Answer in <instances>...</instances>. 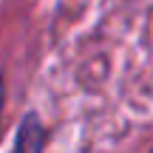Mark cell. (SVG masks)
Here are the masks:
<instances>
[{"instance_id": "2", "label": "cell", "mask_w": 153, "mask_h": 153, "mask_svg": "<svg viewBox=\"0 0 153 153\" xmlns=\"http://www.w3.org/2000/svg\"><path fill=\"white\" fill-rule=\"evenodd\" d=\"M0 105H3V82H0Z\"/></svg>"}, {"instance_id": "3", "label": "cell", "mask_w": 153, "mask_h": 153, "mask_svg": "<svg viewBox=\"0 0 153 153\" xmlns=\"http://www.w3.org/2000/svg\"><path fill=\"white\" fill-rule=\"evenodd\" d=\"M150 153H153V150H150Z\"/></svg>"}, {"instance_id": "1", "label": "cell", "mask_w": 153, "mask_h": 153, "mask_svg": "<svg viewBox=\"0 0 153 153\" xmlns=\"http://www.w3.org/2000/svg\"><path fill=\"white\" fill-rule=\"evenodd\" d=\"M40 148H43V131L37 128L34 119H26L20 136H17L14 153H40Z\"/></svg>"}]
</instances>
